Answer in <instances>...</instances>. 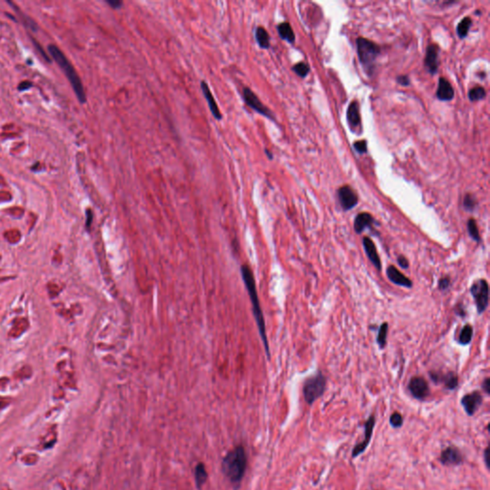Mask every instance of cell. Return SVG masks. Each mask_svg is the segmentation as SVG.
Masks as SVG:
<instances>
[{"label": "cell", "mask_w": 490, "mask_h": 490, "mask_svg": "<svg viewBox=\"0 0 490 490\" xmlns=\"http://www.w3.org/2000/svg\"><path fill=\"white\" fill-rule=\"evenodd\" d=\"M241 271H242V280H243V283H244L245 286H246V289H247V291H248L249 298H250L251 303H252L253 313H254V316H255V319H256L258 329H259V332H260V335H261V338H262V340H263V346H264V348H265L267 357L269 358V345H268L267 336H266L265 322H264V317H263L262 307H261V304H260V300H259V296H258V292H257L255 278H254V275H253V273H252V270H251V268L249 267L248 265H246V264L242 265Z\"/></svg>", "instance_id": "obj_1"}, {"label": "cell", "mask_w": 490, "mask_h": 490, "mask_svg": "<svg viewBox=\"0 0 490 490\" xmlns=\"http://www.w3.org/2000/svg\"><path fill=\"white\" fill-rule=\"evenodd\" d=\"M247 466V456L245 449L242 445H239L230 451L222 461V472L230 481V483L240 484L244 476Z\"/></svg>", "instance_id": "obj_2"}, {"label": "cell", "mask_w": 490, "mask_h": 490, "mask_svg": "<svg viewBox=\"0 0 490 490\" xmlns=\"http://www.w3.org/2000/svg\"><path fill=\"white\" fill-rule=\"evenodd\" d=\"M51 56L54 57L60 67L64 70L67 79L69 80L72 87L75 91V94L77 96L79 101L81 104H85L86 102V92L84 89V86L82 84V81L78 76L77 72L75 71L74 67L72 66L71 63L64 56V53L61 50L57 48L56 45H49L48 47Z\"/></svg>", "instance_id": "obj_3"}, {"label": "cell", "mask_w": 490, "mask_h": 490, "mask_svg": "<svg viewBox=\"0 0 490 490\" xmlns=\"http://www.w3.org/2000/svg\"><path fill=\"white\" fill-rule=\"evenodd\" d=\"M356 46L360 63L367 72L371 74L374 72L376 61L381 51L379 45L368 38L358 37L356 40Z\"/></svg>", "instance_id": "obj_4"}, {"label": "cell", "mask_w": 490, "mask_h": 490, "mask_svg": "<svg viewBox=\"0 0 490 490\" xmlns=\"http://www.w3.org/2000/svg\"><path fill=\"white\" fill-rule=\"evenodd\" d=\"M327 389V377L322 371H318L315 376L306 378L303 386V394L306 403L312 405L325 394Z\"/></svg>", "instance_id": "obj_5"}, {"label": "cell", "mask_w": 490, "mask_h": 490, "mask_svg": "<svg viewBox=\"0 0 490 490\" xmlns=\"http://www.w3.org/2000/svg\"><path fill=\"white\" fill-rule=\"evenodd\" d=\"M470 293L475 301L479 314L485 311L489 304V287L484 279H479L471 285Z\"/></svg>", "instance_id": "obj_6"}, {"label": "cell", "mask_w": 490, "mask_h": 490, "mask_svg": "<svg viewBox=\"0 0 490 490\" xmlns=\"http://www.w3.org/2000/svg\"><path fill=\"white\" fill-rule=\"evenodd\" d=\"M242 97L245 102V104L248 106L250 108L257 111L258 113L263 115L264 117L268 118L269 120L275 121L274 114L270 110L268 107H266L263 102L260 100V98L257 96L255 92L250 88V87H244L242 90Z\"/></svg>", "instance_id": "obj_7"}, {"label": "cell", "mask_w": 490, "mask_h": 490, "mask_svg": "<svg viewBox=\"0 0 490 490\" xmlns=\"http://www.w3.org/2000/svg\"><path fill=\"white\" fill-rule=\"evenodd\" d=\"M375 426H376V417L375 415H370L364 423V440L358 442L351 451L352 459H356L366 451V449L369 446V442L371 441Z\"/></svg>", "instance_id": "obj_8"}, {"label": "cell", "mask_w": 490, "mask_h": 490, "mask_svg": "<svg viewBox=\"0 0 490 490\" xmlns=\"http://www.w3.org/2000/svg\"><path fill=\"white\" fill-rule=\"evenodd\" d=\"M440 462L444 466H458L463 463L464 457L459 448L450 445L441 451Z\"/></svg>", "instance_id": "obj_9"}, {"label": "cell", "mask_w": 490, "mask_h": 490, "mask_svg": "<svg viewBox=\"0 0 490 490\" xmlns=\"http://www.w3.org/2000/svg\"><path fill=\"white\" fill-rule=\"evenodd\" d=\"M483 398L480 391H474L466 394L461 399V404L468 417H473L483 404Z\"/></svg>", "instance_id": "obj_10"}, {"label": "cell", "mask_w": 490, "mask_h": 490, "mask_svg": "<svg viewBox=\"0 0 490 490\" xmlns=\"http://www.w3.org/2000/svg\"><path fill=\"white\" fill-rule=\"evenodd\" d=\"M408 390L411 393L412 397L418 400H424L430 394L429 385L423 377H413L408 384Z\"/></svg>", "instance_id": "obj_11"}, {"label": "cell", "mask_w": 490, "mask_h": 490, "mask_svg": "<svg viewBox=\"0 0 490 490\" xmlns=\"http://www.w3.org/2000/svg\"><path fill=\"white\" fill-rule=\"evenodd\" d=\"M429 377L435 384H443L444 388L449 391H454L459 386V377L453 373L441 374L439 371H430Z\"/></svg>", "instance_id": "obj_12"}, {"label": "cell", "mask_w": 490, "mask_h": 490, "mask_svg": "<svg viewBox=\"0 0 490 490\" xmlns=\"http://www.w3.org/2000/svg\"><path fill=\"white\" fill-rule=\"evenodd\" d=\"M338 199L344 211H349L358 204V197L356 191L348 185H345L338 190Z\"/></svg>", "instance_id": "obj_13"}, {"label": "cell", "mask_w": 490, "mask_h": 490, "mask_svg": "<svg viewBox=\"0 0 490 490\" xmlns=\"http://www.w3.org/2000/svg\"><path fill=\"white\" fill-rule=\"evenodd\" d=\"M424 64L426 66L427 70L431 75H435L438 72V69H439V46L437 44L428 45Z\"/></svg>", "instance_id": "obj_14"}, {"label": "cell", "mask_w": 490, "mask_h": 490, "mask_svg": "<svg viewBox=\"0 0 490 490\" xmlns=\"http://www.w3.org/2000/svg\"><path fill=\"white\" fill-rule=\"evenodd\" d=\"M200 86H201V90H202V93H203V96H204L205 99H206L207 104H208V106H209L211 113L213 114L214 119H217L218 121H221V119H222V113H221V110H220V107H219L217 102H215V100H214L213 93L211 92V89H210V87L208 86V84H207L205 81H201Z\"/></svg>", "instance_id": "obj_15"}, {"label": "cell", "mask_w": 490, "mask_h": 490, "mask_svg": "<svg viewBox=\"0 0 490 490\" xmlns=\"http://www.w3.org/2000/svg\"><path fill=\"white\" fill-rule=\"evenodd\" d=\"M363 247H364V250L366 252V255L368 257L369 262L373 263V265L378 271H381L382 264H381L379 255L377 253V246H376L374 242L369 239V237H364L363 238Z\"/></svg>", "instance_id": "obj_16"}, {"label": "cell", "mask_w": 490, "mask_h": 490, "mask_svg": "<svg viewBox=\"0 0 490 490\" xmlns=\"http://www.w3.org/2000/svg\"><path fill=\"white\" fill-rule=\"evenodd\" d=\"M386 273H387V277L391 281L393 284H397V285H399V286L407 287V288H411V287H412V281H411L409 278L406 277L404 274H402L396 266L390 265V266L387 268Z\"/></svg>", "instance_id": "obj_17"}, {"label": "cell", "mask_w": 490, "mask_h": 490, "mask_svg": "<svg viewBox=\"0 0 490 490\" xmlns=\"http://www.w3.org/2000/svg\"><path fill=\"white\" fill-rule=\"evenodd\" d=\"M375 223V219L369 213H360L356 215L354 228L356 234H361L366 229L370 228Z\"/></svg>", "instance_id": "obj_18"}, {"label": "cell", "mask_w": 490, "mask_h": 490, "mask_svg": "<svg viewBox=\"0 0 490 490\" xmlns=\"http://www.w3.org/2000/svg\"><path fill=\"white\" fill-rule=\"evenodd\" d=\"M437 97L441 101H451L454 99V88L445 78H440Z\"/></svg>", "instance_id": "obj_19"}, {"label": "cell", "mask_w": 490, "mask_h": 490, "mask_svg": "<svg viewBox=\"0 0 490 490\" xmlns=\"http://www.w3.org/2000/svg\"><path fill=\"white\" fill-rule=\"evenodd\" d=\"M347 120L348 126L351 129H355L360 125V114H359V106L356 101L350 103L347 111Z\"/></svg>", "instance_id": "obj_20"}, {"label": "cell", "mask_w": 490, "mask_h": 490, "mask_svg": "<svg viewBox=\"0 0 490 490\" xmlns=\"http://www.w3.org/2000/svg\"><path fill=\"white\" fill-rule=\"evenodd\" d=\"M278 33L280 36L286 41L287 43H294L295 42V34L293 32L291 25L288 22H282L277 26Z\"/></svg>", "instance_id": "obj_21"}, {"label": "cell", "mask_w": 490, "mask_h": 490, "mask_svg": "<svg viewBox=\"0 0 490 490\" xmlns=\"http://www.w3.org/2000/svg\"><path fill=\"white\" fill-rule=\"evenodd\" d=\"M255 36H256L257 43H258L259 46H260L262 49H268V48H269V34H268V32H267L265 29L262 27V26L257 27Z\"/></svg>", "instance_id": "obj_22"}, {"label": "cell", "mask_w": 490, "mask_h": 490, "mask_svg": "<svg viewBox=\"0 0 490 490\" xmlns=\"http://www.w3.org/2000/svg\"><path fill=\"white\" fill-rule=\"evenodd\" d=\"M194 479H195V484L199 489H200L201 486L206 483L208 473H207L205 465L201 462L197 464V466L194 467Z\"/></svg>", "instance_id": "obj_23"}, {"label": "cell", "mask_w": 490, "mask_h": 490, "mask_svg": "<svg viewBox=\"0 0 490 490\" xmlns=\"http://www.w3.org/2000/svg\"><path fill=\"white\" fill-rule=\"evenodd\" d=\"M472 338H473V327L467 324V325H465L464 327H462L460 335H459L458 342L462 346H466V345L470 344Z\"/></svg>", "instance_id": "obj_24"}, {"label": "cell", "mask_w": 490, "mask_h": 490, "mask_svg": "<svg viewBox=\"0 0 490 490\" xmlns=\"http://www.w3.org/2000/svg\"><path fill=\"white\" fill-rule=\"evenodd\" d=\"M472 26V19L470 17H464L462 22H460L457 26V32L458 35L461 38H464L465 36L468 35L469 30Z\"/></svg>", "instance_id": "obj_25"}, {"label": "cell", "mask_w": 490, "mask_h": 490, "mask_svg": "<svg viewBox=\"0 0 490 490\" xmlns=\"http://www.w3.org/2000/svg\"><path fill=\"white\" fill-rule=\"evenodd\" d=\"M388 329H389L388 323L381 324V326L379 327V330H378V334H377V345L379 346V348H381V349H383V348H385V346H386Z\"/></svg>", "instance_id": "obj_26"}, {"label": "cell", "mask_w": 490, "mask_h": 490, "mask_svg": "<svg viewBox=\"0 0 490 490\" xmlns=\"http://www.w3.org/2000/svg\"><path fill=\"white\" fill-rule=\"evenodd\" d=\"M467 231H468L469 236L470 238L474 241V242H478L480 243L481 242V236H480V232H479V228H478V225H477V222L475 220L473 219H470L468 222H467Z\"/></svg>", "instance_id": "obj_27"}, {"label": "cell", "mask_w": 490, "mask_h": 490, "mask_svg": "<svg viewBox=\"0 0 490 490\" xmlns=\"http://www.w3.org/2000/svg\"><path fill=\"white\" fill-rule=\"evenodd\" d=\"M468 97L471 102L481 101L486 97V92L482 86H477L469 91Z\"/></svg>", "instance_id": "obj_28"}, {"label": "cell", "mask_w": 490, "mask_h": 490, "mask_svg": "<svg viewBox=\"0 0 490 490\" xmlns=\"http://www.w3.org/2000/svg\"><path fill=\"white\" fill-rule=\"evenodd\" d=\"M292 70L295 72L301 78H305L309 73V65L306 63H298L292 67Z\"/></svg>", "instance_id": "obj_29"}, {"label": "cell", "mask_w": 490, "mask_h": 490, "mask_svg": "<svg viewBox=\"0 0 490 490\" xmlns=\"http://www.w3.org/2000/svg\"><path fill=\"white\" fill-rule=\"evenodd\" d=\"M477 206V200L475 197L471 193L465 194L464 199H463V207L466 211L468 212H473Z\"/></svg>", "instance_id": "obj_30"}, {"label": "cell", "mask_w": 490, "mask_h": 490, "mask_svg": "<svg viewBox=\"0 0 490 490\" xmlns=\"http://www.w3.org/2000/svg\"><path fill=\"white\" fill-rule=\"evenodd\" d=\"M403 417L400 413H393L390 417V425L395 429H399L403 425Z\"/></svg>", "instance_id": "obj_31"}, {"label": "cell", "mask_w": 490, "mask_h": 490, "mask_svg": "<svg viewBox=\"0 0 490 490\" xmlns=\"http://www.w3.org/2000/svg\"><path fill=\"white\" fill-rule=\"evenodd\" d=\"M354 148L356 149L357 152L359 153H365L367 152V143L365 140H362V141H357V142L354 144Z\"/></svg>", "instance_id": "obj_32"}, {"label": "cell", "mask_w": 490, "mask_h": 490, "mask_svg": "<svg viewBox=\"0 0 490 490\" xmlns=\"http://www.w3.org/2000/svg\"><path fill=\"white\" fill-rule=\"evenodd\" d=\"M451 284V281H450V278L449 277H444L441 278V280L439 281V288L441 291H445L447 290Z\"/></svg>", "instance_id": "obj_33"}, {"label": "cell", "mask_w": 490, "mask_h": 490, "mask_svg": "<svg viewBox=\"0 0 490 490\" xmlns=\"http://www.w3.org/2000/svg\"><path fill=\"white\" fill-rule=\"evenodd\" d=\"M106 2L113 9H120L124 5V2L122 0H107Z\"/></svg>", "instance_id": "obj_34"}, {"label": "cell", "mask_w": 490, "mask_h": 490, "mask_svg": "<svg viewBox=\"0 0 490 490\" xmlns=\"http://www.w3.org/2000/svg\"><path fill=\"white\" fill-rule=\"evenodd\" d=\"M398 264H399V266L402 267V268H404V269H407V268L409 267V262H408V260L406 259V257L402 256V255L398 257Z\"/></svg>", "instance_id": "obj_35"}, {"label": "cell", "mask_w": 490, "mask_h": 490, "mask_svg": "<svg viewBox=\"0 0 490 490\" xmlns=\"http://www.w3.org/2000/svg\"><path fill=\"white\" fill-rule=\"evenodd\" d=\"M398 84L400 86H407L410 85V79L408 76H398V79H397Z\"/></svg>", "instance_id": "obj_36"}, {"label": "cell", "mask_w": 490, "mask_h": 490, "mask_svg": "<svg viewBox=\"0 0 490 490\" xmlns=\"http://www.w3.org/2000/svg\"><path fill=\"white\" fill-rule=\"evenodd\" d=\"M489 447H487L484 449L483 451V461H484V463H485V466L486 468L489 469Z\"/></svg>", "instance_id": "obj_37"}, {"label": "cell", "mask_w": 490, "mask_h": 490, "mask_svg": "<svg viewBox=\"0 0 490 490\" xmlns=\"http://www.w3.org/2000/svg\"><path fill=\"white\" fill-rule=\"evenodd\" d=\"M482 388H483V391L486 394V395H489L490 394V378L489 377H486L484 380L483 381V384H482Z\"/></svg>", "instance_id": "obj_38"}, {"label": "cell", "mask_w": 490, "mask_h": 490, "mask_svg": "<svg viewBox=\"0 0 490 490\" xmlns=\"http://www.w3.org/2000/svg\"><path fill=\"white\" fill-rule=\"evenodd\" d=\"M86 217H87V221H86V226L89 227L90 224H91V221H92V212L90 210H87L86 212Z\"/></svg>", "instance_id": "obj_39"}, {"label": "cell", "mask_w": 490, "mask_h": 490, "mask_svg": "<svg viewBox=\"0 0 490 490\" xmlns=\"http://www.w3.org/2000/svg\"><path fill=\"white\" fill-rule=\"evenodd\" d=\"M32 86V84H30L28 82H25V83H22V85L19 86V90H26L28 89Z\"/></svg>", "instance_id": "obj_40"}, {"label": "cell", "mask_w": 490, "mask_h": 490, "mask_svg": "<svg viewBox=\"0 0 490 490\" xmlns=\"http://www.w3.org/2000/svg\"><path fill=\"white\" fill-rule=\"evenodd\" d=\"M264 151H265L266 155L269 158L270 160H272V159H273V154H271V151H269L267 149H264Z\"/></svg>", "instance_id": "obj_41"}]
</instances>
